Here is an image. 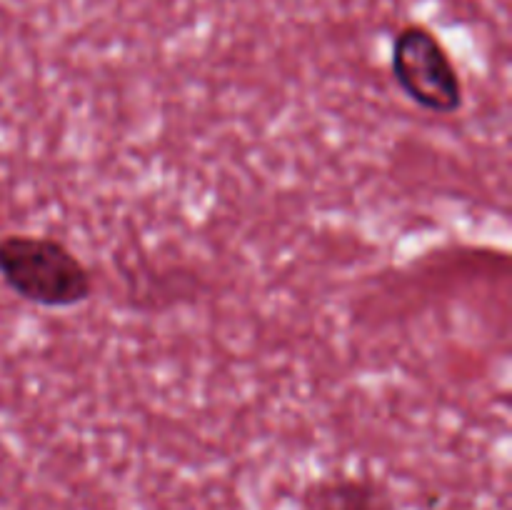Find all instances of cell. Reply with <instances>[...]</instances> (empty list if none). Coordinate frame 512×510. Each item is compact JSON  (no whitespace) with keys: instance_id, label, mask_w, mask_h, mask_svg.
I'll return each mask as SVG.
<instances>
[{"instance_id":"obj_1","label":"cell","mask_w":512,"mask_h":510,"mask_svg":"<svg viewBox=\"0 0 512 510\" xmlns=\"http://www.w3.org/2000/svg\"><path fill=\"white\" fill-rule=\"evenodd\" d=\"M0 278L20 300L50 310L78 308L95 290L88 265L48 235L10 233L0 238Z\"/></svg>"},{"instance_id":"obj_3","label":"cell","mask_w":512,"mask_h":510,"mask_svg":"<svg viewBox=\"0 0 512 510\" xmlns=\"http://www.w3.org/2000/svg\"><path fill=\"white\" fill-rule=\"evenodd\" d=\"M310 510H395L393 493L368 475L318 480L305 495Z\"/></svg>"},{"instance_id":"obj_2","label":"cell","mask_w":512,"mask_h":510,"mask_svg":"<svg viewBox=\"0 0 512 510\" xmlns=\"http://www.w3.org/2000/svg\"><path fill=\"white\" fill-rule=\"evenodd\" d=\"M390 75L405 98L428 113L455 115L463 108V78L443 40L425 25H403L393 35Z\"/></svg>"}]
</instances>
